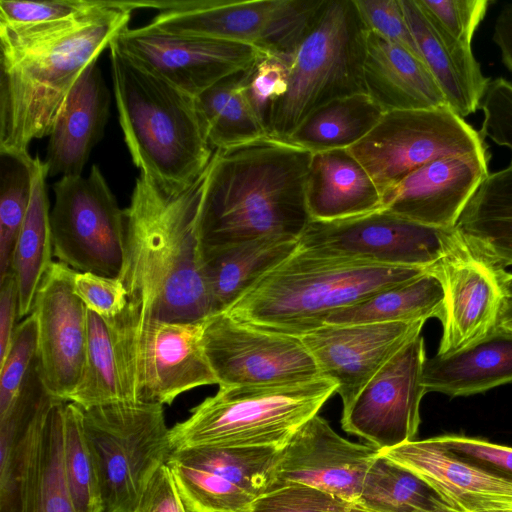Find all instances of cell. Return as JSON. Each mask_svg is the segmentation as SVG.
<instances>
[{"label": "cell", "mask_w": 512, "mask_h": 512, "mask_svg": "<svg viewBox=\"0 0 512 512\" xmlns=\"http://www.w3.org/2000/svg\"><path fill=\"white\" fill-rule=\"evenodd\" d=\"M141 1H101L46 23L0 25V154L28 155L49 135L82 72L125 28Z\"/></svg>", "instance_id": "6da1fadb"}, {"label": "cell", "mask_w": 512, "mask_h": 512, "mask_svg": "<svg viewBox=\"0 0 512 512\" xmlns=\"http://www.w3.org/2000/svg\"><path fill=\"white\" fill-rule=\"evenodd\" d=\"M209 167L181 188L167 187L143 172L137 177L124 209V260L118 278L127 293L125 309L165 321H201L214 315L199 233Z\"/></svg>", "instance_id": "7a4b0ae2"}, {"label": "cell", "mask_w": 512, "mask_h": 512, "mask_svg": "<svg viewBox=\"0 0 512 512\" xmlns=\"http://www.w3.org/2000/svg\"><path fill=\"white\" fill-rule=\"evenodd\" d=\"M312 154L269 135L215 150L199 218L202 248L266 237L299 240L311 221L306 184Z\"/></svg>", "instance_id": "3957f363"}, {"label": "cell", "mask_w": 512, "mask_h": 512, "mask_svg": "<svg viewBox=\"0 0 512 512\" xmlns=\"http://www.w3.org/2000/svg\"><path fill=\"white\" fill-rule=\"evenodd\" d=\"M429 269L374 264L298 246L224 312L264 330L300 337L325 325L333 312Z\"/></svg>", "instance_id": "277c9868"}, {"label": "cell", "mask_w": 512, "mask_h": 512, "mask_svg": "<svg viewBox=\"0 0 512 512\" xmlns=\"http://www.w3.org/2000/svg\"><path fill=\"white\" fill-rule=\"evenodd\" d=\"M118 119L140 172L172 188L191 184L215 150L202 127L195 98L109 45Z\"/></svg>", "instance_id": "5b68a950"}, {"label": "cell", "mask_w": 512, "mask_h": 512, "mask_svg": "<svg viewBox=\"0 0 512 512\" xmlns=\"http://www.w3.org/2000/svg\"><path fill=\"white\" fill-rule=\"evenodd\" d=\"M325 377L282 385L219 387L170 428L171 450L197 446L281 449L336 393Z\"/></svg>", "instance_id": "8992f818"}, {"label": "cell", "mask_w": 512, "mask_h": 512, "mask_svg": "<svg viewBox=\"0 0 512 512\" xmlns=\"http://www.w3.org/2000/svg\"><path fill=\"white\" fill-rule=\"evenodd\" d=\"M368 29L354 0H326L289 63L286 92L267 113L269 136L286 139L327 103L366 93L363 66Z\"/></svg>", "instance_id": "52a82bcc"}, {"label": "cell", "mask_w": 512, "mask_h": 512, "mask_svg": "<svg viewBox=\"0 0 512 512\" xmlns=\"http://www.w3.org/2000/svg\"><path fill=\"white\" fill-rule=\"evenodd\" d=\"M206 321L158 320L128 309L107 321L127 402L170 405L189 390L218 385L204 346Z\"/></svg>", "instance_id": "ba28073f"}, {"label": "cell", "mask_w": 512, "mask_h": 512, "mask_svg": "<svg viewBox=\"0 0 512 512\" xmlns=\"http://www.w3.org/2000/svg\"><path fill=\"white\" fill-rule=\"evenodd\" d=\"M82 410L102 512H134L149 480L172 451L163 406L120 402Z\"/></svg>", "instance_id": "9c48e42d"}, {"label": "cell", "mask_w": 512, "mask_h": 512, "mask_svg": "<svg viewBox=\"0 0 512 512\" xmlns=\"http://www.w3.org/2000/svg\"><path fill=\"white\" fill-rule=\"evenodd\" d=\"M326 0H146L149 26L172 34L249 44L290 61Z\"/></svg>", "instance_id": "30bf717a"}, {"label": "cell", "mask_w": 512, "mask_h": 512, "mask_svg": "<svg viewBox=\"0 0 512 512\" xmlns=\"http://www.w3.org/2000/svg\"><path fill=\"white\" fill-rule=\"evenodd\" d=\"M53 191V255L74 271L118 277L124 260V209L100 168L94 164L87 176H63Z\"/></svg>", "instance_id": "8fae6325"}, {"label": "cell", "mask_w": 512, "mask_h": 512, "mask_svg": "<svg viewBox=\"0 0 512 512\" xmlns=\"http://www.w3.org/2000/svg\"><path fill=\"white\" fill-rule=\"evenodd\" d=\"M381 194L435 159L488 150L480 131L448 106L384 113L376 126L348 148Z\"/></svg>", "instance_id": "7c38bea8"}, {"label": "cell", "mask_w": 512, "mask_h": 512, "mask_svg": "<svg viewBox=\"0 0 512 512\" xmlns=\"http://www.w3.org/2000/svg\"><path fill=\"white\" fill-rule=\"evenodd\" d=\"M204 346L219 387L282 385L323 377L300 337L240 322L226 312L207 319Z\"/></svg>", "instance_id": "4fadbf2b"}, {"label": "cell", "mask_w": 512, "mask_h": 512, "mask_svg": "<svg viewBox=\"0 0 512 512\" xmlns=\"http://www.w3.org/2000/svg\"><path fill=\"white\" fill-rule=\"evenodd\" d=\"M452 231L379 210L335 221L311 220L299 246L374 264L432 268L445 254Z\"/></svg>", "instance_id": "5bb4252c"}, {"label": "cell", "mask_w": 512, "mask_h": 512, "mask_svg": "<svg viewBox=\"0 0 512 512\" xmlns=\"http://www.w3.org/2000/svg\"><path fill=\"white\" fill-rule=\"evenodd\" d=\"M424 338H413L397 351L343 410L342 428L379 450L414 441L420 424V403L426 360Z\"/></svg>", "instance_id": "9a60e30c"}, {"label": "cell", "mask_w": 512, "mask_h": 512, "mask_svg": "<svg viewBox=\"0 0 512 512\" xmlns=\"http://www.w3.org/2000/svg\"><path fill=\"white\" fill-rule=\"evenodd\" d=\"M433 270L444 290L438 355L466 349L497 330L506 299L505 270L477 253L456 228Z\"/></svg>", "instance_id": "2e32d148"}, {"label": "cell", "mask_w": 512, "mask_h": 512, "mask_svg": "<svg viewBox=\"0 0 512 512\" xmlns=\"http://www.w3.org/2000/svg\"><path fill=\"white\" fill-rule=\"evenodd\" d=\"M113 42L194 98L222 79L251 68L261 52L249 44L172 34L148 24L125 28Z\"/></svg>", "instance_id": "e0dca14e"}, {"label": "cell", "mask_w": 512, "mask_h": 512, "mask_svg": "<svg viewBox=\"0 0 512 512\" xmlns=\"http://www.w3.org/2000/svg\"><path fill=\"white\" fill-rule=\"evenodd\" d=\"M73 274L67 265L53 262L32 308L38 328V371L47 392L63 402L82 377L88 343V309L74 293Z\"/></svg>", "instance_id": "ac0fdd59"}, {"label": "cell", "mask_w": 512, "mask_h": 512, "mask_svg": "<svg viewBox=\"0 0 512 512\" xmlns=\"http://www.w3.org/2000/svg\"><path fill=\"white\" fill-rule=\"evenodd\" d=\"M425 322L325 324L300 338L322 376L337 383L345 410L378 370L421 334Z\"/></svg>", "instance_id": "d6986e66"}, {"label": "cell", "mask_w": 512, "mask_h": 512, "mask_svg": "<svg viewBox=\"0 0 512 512\" xmlns=\"http://www.w3.org/2000/svg\"><path fill=\"white\" fill-rule=\"evenodd\" d=\"M379 453L371 444L341 437L317 414L281 448L272 488L301 483L356 503L366 474Z\"/></svg>", "instance_id": "ffe728a7"}, {"label": "cell", "mask_w": 512, "mask_h": 512, "mask_svg": "<svg viewBox=\"0 0 512 512\" xmlns=\"http://www.w3.org/2000/svg\"><path fill=\"white\" fill-rule=\"evenodd\" d=\"M488 150L435 159L382 193V210L441 230L457 222L489 173Z\"/></svg>", "instance_id": "44dd1931"}, {"label": "cell", "mask_w": 512, "mask_h": 512, "mask_svg": "<svg viewBox=\"0 0 512 512\" xmlns=\"http://www.w3.org/2000/svg\"><path fill=\"white\" fill-rule=\"evenodd\" d=\"M109 106L110 93L96 60L79 76L53 122L44 160L48 177L82 175L103 136Z\"/></svg>", "instance_id": "7402d4cb"}, {"label": "cell", "mask_w": 512, "mask_h": 512, "mask_svg": "<svg viewBox=\"0 0 512 512\" xmlns=\"http://www.w3.org/2000/svg\"><path fill=\"white\" fill-rule=\"evenodd\" d=\"M56 400L45 389L36 361L19 396L0 417V512H25L40 436Z\"/></svg>", "instance_id": "603a6c76"}, {"label": "cell", "mask_w": 512, "mask_h": 512, "mask_svg": "<svg viewBox=\"0 0 512 512\" xmlns=\"http://www.w3.org/2000/svg\"><path fill=\"white\" fill-rule=\"evenodd\" d=\"M380 453L422 476L464 512L512 507L511 481L460 460L434 437Z\"/></svg>", "instance_id": "cb8c5ba5"}, {"label": "cell", "mask_w": 512, "mask_h": 512, "mask_svg": "<svg viewBox=\"0 0 512 512\" xmlns=\"http://www.w3.org/2000/svg\"><path fill=\"white\" fill-rule=\"evenodd\" d=\"M363 76L366 94L385 113L448 106L420 57L371 31L366 39Z\"/></svg>", "instance_id": "d4e9b609"}, {"label": "cell", "mask_w": 512, "mask_h": 512, "mask_svg": "<svg viewBox=\"0 0 512 512\" xmlns=\"http://www.w3.org/2000/svg\"><path fill=\"white\" fill-rule=\"evenodd\" d=\"M306 202L311 220L335 221L382 210V194L348 149L312 154Z\"/></svg>", "instance_id": "484cf974"}, {"label": "cell", "mask_w": 512, "mask_h": 512, "mask_svg": "<svg viewBox=\"0 0 512 512\" xmlns=\"http://www.w3.org/2000/svg\"><path fill=\"white\" fill-rule=\"evenodd\" d=\"M420 56L440 87L449 108L464 118L476 112L490 78L473 51L442 37L416 0H400Z\"/></svg>", "instance_id": "4316f807"}, {"label": "cell", "mask_w": 512, "mask_h": 512, "mask_svg": "<svg viewBox=\"0 0 512 512\" xmlns=\"http://www.w3.org/2000/svg\"><path fill=\"white\" fill-rule=\"evenodd\" d=\"M512 382V334L497 328L488 337L456 353L426 358V392L469 396Z\"/></svg>", "instance_id": "83f0119b"}, {"label": "cell", "mask_w": 512, "mask_h": 512, "mask_svg": "<svg viewBox=\"0 0 512 512\" xmlns=\"http://www.w3.org/2000/svg\"><path fill=\"white\" fill-rule=\"evenodd\" d=\"M299 246L294 238L266 237L202 248V270L214 315L226 311L262 275Z\"/></svg>", "instance_id": "f1b7e54d"}, {"label": "cell", "mask_w": 512, "mask_h": 512, "mask_svg": "<svg viewBox=\"0 0 512 512\" xmlns=\"http://www.w3.org/2000/svg\"><path fill=\"white\" fill-rule=\"evenodd\" d=\"M466 242L496 267L512 266V166L490 173L455 227Z\"/></svg>", "instance_id": "f546056e"}, {"label": "cell", "mask_w": 512, "mask_h": 512, "mask_svg": "<svg viewBox=\"0 0 512 512\" xmlns=\"http://www.w3.org/2000/svg\"><path fill=\"white\" fill-rule=\"evenodd\" d=\"M444 290L433 267L425 273L387 287L362 301L333 312L325 324L383 323L441 320Z\"/></svg>", "instance_id": "4dcf8cb0"}, {"label": "cell", "mask_w": 512, "mask_h": 512, "mask_svg": "<svg viewBox=\"0 0 512 512\" xmlns=\"http://www.w3.org/2000/svg\"><path fill=\"white\" fill-rule=\"evenodd\" d=\"M251 68L222 79L195 97L202 127L214 150L268 136L247 96Z\"/></svg>", "instance_id": "1f68e13d"}, {"label": "cell", "mask_w": 512, "mask_h": 512, "mask_svg": "<svg viewBox=\"0 0 512 512\" xmlns=\"http://www.w3.org/2000/svg\"><path fill=\"white\" fill-rule=\"evenodd\" d=\"M47 177L44 161L35 156L31 200L13 259V271L18 285L19 317H27L32 312L37 290L53 263Z\"/></svg>", "instance_id": "d6a6232c"}, {"label": "cell", "mask_w": 512, "mask_h": 512, "mask_svg": "<svg viewBox=\"0 0 512 512\" xmlns=\"http://www.w3.org/2000/svg\"><path fill=\"white\" fill-rule=\"evenodd\" d=\"M356 503L376 512H464L422 476L381 453Z\"/></svg>", "instance_id": "836d02e7"}, {"label": "cell", "mask_w": 512, "mask_h": 512, "mask_svg": "<svg viewBox=\"0 0 512 512\" xmlns=\"http://www.w3.org/2000/svg\"><path fill=\"white\" fill-rule=\"evenodd\" d=\"M384 113L366 93L339 98L318 108L283 140L312 153L348 149L365 137Z\"/></svg>", "instance_id": "e575fe53"}, {"label": "cell", "mask_w": 512, "mask_h": 512, "mask_svg": "<svg viewBox=\"0 0 512 512\" xmlns=\"http://www.w3.org/2000/svg\"><path fill=\"white\" fill-rule=\"evenodd\" d=\"M65 403L56 400L48 412L28 484L25 512H76L63 462Z\"/></svg>", "instance_id": "d590c367"}, {"label": "cell", "mask_w": 512, "mask_h": 512, "mask_svg": "<svg viewBox=\"0 0 512 512\" xmlns=\"http://www.w3.org/2000/svg\"><path fill=\"white\" fill-rule=\"evenodd\" d=\"M280 451L274 447L207 445L171 453L233 482L257 498L273 487Z\"/></svg>", "instance_id": "8d00e7d4"}, {"label": "cell", "mask_w": 512, "mask_h": 512, "mask_svg": "<svg viewBox=\"0 0 512 512\" xmlns=\"http://www.w3.org/2000/svg\"><path fill=\"white\" fill-rule=\"evenodd\" d=\"M68 402L86 410L127 402L121 383L112 329L88 310V343L82 377Z\"/></svg>", "instance_id": "74e56055"}, {"label": "cell", "mask_w": 512, "mask_h": 512, "mask_svg": "<svg viewBox=\"0 0 512 512\" xmlns=\"http://www.w3.org/2000/svg\"><path fill=\"white\" fill-rule=\"evenodd\" d=\"M0 279L13 270L33 187L35 157L0 154Z\"/></svg>", "instance_id": "f35d334b"}, {"label": "cell", "mask_w": 512, "mask_h": 512, "mask_svg": "<svg viewBox=\"0 0 512 512\" xmlns=\"http://www.w3.org/2000/svg\"><path fill=\"white\" fill-rule=\"evenodd\" d=\"M166 464L187 512H251L256 497L233 482L172 453Z\"/></svg>", "instance_id": "ab89813d"}, {"label": "cell", "mask_w": 512, "mask_h": 512, "mask_svg": "<svg viewBox=\"0 0 512 512\" xmlns=\"http://www.w3.org/2000/svg\"><path fill=\"white\" fill-rule=\"evenodd\" d=\"M63 462L76 512H102L97 470L83 427V410L72 402L64 406Z\"/></svg>", "instance_id": "60d3db41"}, {"label": "cell", "mask_w": 512, "mask_h": 512, "mask_svg": "<svg viewBox=\"0 0 512 512\" xmlns=\"http://www.w3.org/2000/svg\"><path fill=\"white\" fill-rule=\"evenodd\" d=\"M38 328L31 312L16 330L5 359L0 363V417L19 396L37 359Z\"/></svg>", "instance_id": "b9f144b4"}, {"label": "cell", "mask_w": 512, "mask_h": 512, "mask_svg": "<svg viewBox=\"0 0 512 512\" xmlns=\"http://www.w3.org/2000/svg\"><path fill=\"white\" fill-rule=\"evenodd\" d=\"M428 21L444 38L472 50V41L484 19L489 0H416Z\"/></svg>", "instance_id": "7bdbcfd3"}, {"label": "cell", "mask_w": 512, "mask_h": 512, "mask_svg": "<svg viewBox=\"0 0 512 512\" xmlns=\"http://www.w3.org/2000/svg\"><path fill=\"white\" fill-rule=\"evenodd\" d=\"M347 503L318 488L292 482L257 497L251 512H342Z\"/></svg>", "instance_id": "ee69618b"}, {"label": "cell", "mask_w": 512, "mask_h": 512, "mask_svg": "<svg viewBox=\"0 0 512 512\" xmlns=\"http://www.w3.org/2000/svg\"><path fill=\"white\" fill-rule=\"evenodd\" d=\"M434 439L460 460L512 482V447L460 435H443Z\"/></svg>", "instance_id": "f6af8a7d"}, {"label": "cell", "mask_w": 512, "mask_h": 512, "mask_svg": "<svg viewBox=\"0 0 512 512\" xmlns=\"http://www.w3.org/2000/svg\"><path fill=\"white\" fill-rule=\"evenodd\" d=\"M288 77V60L263 51L260 52L251 68L246 92L264 127L271 104L287 90Z\"/></svg>", "instance_id": "bcb514c9"}, {"label": "cell", "mask_w": 512, "mask_h": 512, "mask_svg": "<svg viewBox=\"0 0 512 512\" xmlns=\"http://www.w3.org/2000/svg\"><path fill=\"white\" fill-rule=\"evenodd\" d=\"M73 290L89 311L105 321L116 319L127 307L126 289L118 277L74 271Z\"/></svg>", "instance_id": "7dc6e473"}, {"label": "cell", "mask_w": 512, "mask_h": 512, "mask_svg": "<svg viewBox=\"0 0 512 512\" xmlns=\"http://www.w3.org/2000/svg\"><path fill=\"white\" fill-rule=\"evenodd\" d=\"M99 0L0 1V25L54 22L84 13Z\"/></svg>", "instance_id": "c3c4849f"}, {"label": "cell", "mask_w": 512, "mask_h": 512, "mask_svg": "<svg viewBox=\"0 0 512 512\" xmlns=\"http://www.w3.org/2000/svg\"><path fill=\"white\" fill-rule=\"evenodd\" d=\"M354 2L368 31L408 49L421 58L400 0H354Z\"/></svg>", "instance_id": "681fc988"}, {"label": "cell", "mask_w": 512, "mask_h": 512, "mask_svg": "<svg viewBox=\"0 0 512 512\" xmlns=\"http://www.w3.org/2000/svg\"><path fill=\"white\" fill-rule=\"evenodd\" d=\"M479 108L483 111L482 137L507 147L512 166V82L503 77L490 80Z\"/></svg>", "instance_id": "f907efd6"}, {"label": "cell", "mask_w": 512, "mask_h": 512, "mask_svg": "<svg viewBox=\"0 0 512 512\" xmlns=\"http://www.w3.org/2000/svg\"><path fill=\"white\" fill-rule=\"evenodd\" d=\"M134 512H187L166 463L149 480Z\"/></svg>", "instance_id": "816d5d0a"}, {"label": "cell", "mask_w": 512, "mask_h": 512, "mask_svg": "<svg viewBox=\"0 0 512 512\" xmlns=\"http://www.w3.org/2000/svg\"><path fill=\"white\" fill-rule=\"evenodd\" d=\"M0 363L5 359L11 346L15 320L19 317L18 285L14 271L0 279Z\"/></svg>", "instance_id": "f5cc1de1"}, {"label": "cell", "mask_w": 512, "mask_h": 512, "mask_svg": "<svg viewBox=\"0 0 512 512\" xmlns=\"http://www.w3.org/2000/svg\"><path fill=\"white\" fill-rule=\"evenodd\" d=\"M493 41L500 49L502 63L512 74V3L500 10L494 24Z\"/></svg>", "instance_id": "db71d44e"}, {"label": "cell", "mask_w": 512, "mask_h": 512, "mask_svg": "<svg viewBox=\"0 0 512 512\" xmlns=\"http://www.w3.org/2000/svg\"><path fill=\"white\" fill-rule=\"evenodd\" d=\"M502 284L507 297L512 298V273L506 270L502 276Z\"/></svg>", "instance_id": "11a10c76"}, {"label": "cell", "mask_w": 512, "mask_h": 512, "mask_svg": "<svg viewBox=\"0 0 512 512\" xmlns=\"http://www.w3.org/2000/svg\"><path fill=\"white\" fill-rule=\"evenodd\" d=\"M342 512H376L365 507L358 505L357 503L348 502Z\"/></svg>", "instance_id": "9f6ffc18"}, {"label": "cell", "mask_w": 512, "mask_h": 512, "mask_svg": "<svg viewBox=\"0 0 512 512\" xmlns=\"http://www.w3.org/2000/svg\"><path fill=\"white\" fill-rule=\"evenodd\" d=\"M477 512H512V507H500V508H492V509H486L481 510Z\"/></svg>", "instance_id": "6f0895ef"}]
</instances>
